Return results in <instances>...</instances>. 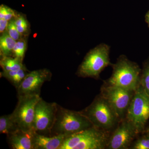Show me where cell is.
Segmentation results:
<instances>
[{
    "label": "cell",
    "mask_w": 149,
    "mask_h": 149,
    "mask_svg": "<svg viewBox=\"0 0 149 149\" xmlns=\"http://www.w3.org/2000/svg\"><path fill=\"white\" fill-rule=\"evenodd\" d=\"M111 66V76L104 80L103 84L135 91L139 88L141 85L142 69L137 63L129 60L125 56L121 55Z\"/></svg>",
    "instance_id": "cell-1"
},
{
    "label": "cell",
    "mask_w": 149,
    "mask_h": 149,
    "mask_svg": "<svg viewBox=\"0 0 149 149\" xmlns=\"http://www.w3.org/2000/svg\"><path fill=\"white\" fill-rule=\"evenodd\" d=\"M96 128L111 133L120 120L114 110L101 95H97L92 103L80 111Z\"/></svg>",
    "instance_id": "cell-2"
},
{
    "label": "cell",
    "mask_w": 149,
    "mask_h": 149,
    "mask_svg": "<svg viewBox=\"0 0 149 149\" xmlns=\"http://www.w3.org/2000/svg\"><path fill=\"white\" fill-rule=\"evenodd\" d=\"M93 126L88 118L81 111L66 109L58 105L51 136L64 135L68 137Z\"/></svg>",
    "instance_id": "cell-3"
},
{
    "label": "cell",
    "mask_w": 149,
    "mask_h": 149,
    "mask_svg": "<svg viewBox=\"0 0 149 149\" xmlns=\"http://www.w3.org/2000/svg\"><path fill=\"white\" fill-rule=\"evenodd\" d=\"M111 133L93 126L66 137L60 149H106Z\"/></svg>",
    "instance_id": "cell-4"
},
{
    "label": "cell",
    "mask_w": 149,
    "mask_h": 149,
    "mask_svg": "<svg viewBox=\"0 0 149 149\" xmlns=\"http://www.w3.org/2000/svg\"><path fill=\"white\" fill-rule=\"evenodd\" d=\"M110 47L101 44L88 52L77 72L79 77L99 79L100 74L106 68L111 65L110 61Z\"/></svg>",
    "instance_id": "cell-5"
},
{
    "label": "cell",
    "mask_w": 149,
    "mask_h": 149,
    "mask_svg": "<svg viewBox=\"0 0 149 149\" xmlns=\"http://www.w3.org/2000/svg\"><path fill=\"white\" fill-rule=\"evenodd\" d=\"M125 118L135 127L139 135L146 129L149 119V96L141 85L135 91Z\"/></svg>",
    "instance_id": "cell-6"
},
{
    "label": "cell",
    "mask_w": 149,
    "mask_h": 149,
    "mask_svg": "<svg viewBox=\"0 0 149 149\" xmlns=\"http://www.w3.org/2000/svg\"><path fill=\"white\" fill-rule=\"evenodd\" d=\"M40 95L18 96V102L11 113L19 130H34L35 107L41 99Z\"/></svg>",
    "instance_id": "cell-7"
},
{
    "label": "cell",
    "mask_w": 149,
    "mask_h": 149,
    "mask_svg": "<svg viewBox=\"0 0 149 149\" xmlns=\"http://www.w3.org/2000/svg\"><path fill=\"white\" fill-rule=\"evenodd\" d=\"M135 91L103 84L100 94L106 100L121 120L126 117Z\"/></svg>",
    "instance_id": "cell-8"
},
{
    "label": "cell",
    "mask_w": 149,
    "mask_h": 149,
    "mask_svg": "<svg viewBox=\"0 0 149 149\" xmlns=\"http://www.w3.org/2000/svg\"><path fill=\"white\" fill-rule=\"evenodd\" d=\"M58 104L48 103L42 98L35 107L34 129L37 133L51 136V131L55 122Z\"/></svg>",
    "instance_id": "cell-9"
},
{
    "label": "cell",
    "mask_w": 149,
    "mask_h": 149,
    "mask_svg": "<svg viewBox=\"0 0 149 149\" xmlns=\"http://www.w3.org/2000/svg\"><path fill=\"white\" fill-rule=\"evenodd\" d=\"M139 136L135 127L125 118L111 133L106 149H129Z\"/></svg>",
    "instance_id": "cell-10"
},
{
    "label": "cell",
    "mask_w": 149,
    "mask_h": 149,
    "mask_svg": "<svg viewBox=\"0 0 149 149\" xmlns=\"http://www.w3.org/2000/svg\"><path fill=\"white\" fill-rule=\"evenodd\" d=\"M52 74L49 70L42 69L29 72L17 88L18 96L40 95L41 88L46 81H50Z\"/></svg>",
    "instance_id": "cell-11"
},
{
    "label": "cell",
    "mask_w": 149,
    "mask_h": 149,
    "mask_svg": "<svg viewBox=\"0 0 149 149\" xmlns=\"http://www.w3.org/2000/svg\"><path fill=\"white\" fill-rule=\"evenodd\" d=\"M35 130H18L8 136L9 144L13 149H35Z\"/></svg>",
    "instance_id": "cell-12"
},
{
    "label": "cell",
    "mask_w": 149,
    "mask_h": 149,
    "mask_svg": "<svg viewBox=\"0 0 149 149\" xmlns=\"http://www.w3.org/2000/svg\"><path fill=\"white\" fill-rule=\"evenodd\" d=\"M66 137L64 135L46 136L36 133L35 149H60Z\"/></svg>",
    "instance_id": "cell-13"
},
{
    "label": "cell",
    "mask_w": 149,
    "mask_h": 149,
    "mask_svg": "<svg viewBox=\"0 0 149 149\" xmlns=\"http://www.w3.org/2000/svg\"><path fill=\"white\" fill-rule=\"evenodd\" d=\"M16 41L12 38L7 32L1 34L0 37V55L1 56H10Z\"/></svg>",
    "instance_id": "cell-14"
},
{
    "label": "cell",
    "mask_w": 149,
    "mask_h": 149,
    "mask_svg": "<svg viewBox=\"0 0 149 149\" xmlns=\"http://www.w3.org/2000/svg\"><path fill=\"white\" fill-rule=\"evenodd\" d=\"M19 130L11 114L0 117V133L8 136Z\"/></svg>",
    "instance_id": "cell-15"
},
{
    "label": "cell",
    "mask_w": 149,
    "mask_h": 149,
    "mask_svg": "<svg viewBox=\"0 0 149 149\" xmlns=\"http://www.w3.org/2000/svg\"><path fill=\"white\" fill-rule=\"evenodd\" d=\"M0 65L4 71H16L24 66L21 60L11 56L1 57Z\"/></svg>",
    "instance_id": "cell-16"
},
{
    "label": "cell",
    "mask_w": 149,
    "mask_h": 149,
    "mask_svg": "<svg viewBox=\"0 0 149 149\" xmlns=\"http://www.w3.org/2000/svg\"><path fill=\"white\" fill-rule=\"evenodd\" d=\"M141 85L149 96V57L143 63L141 75Z\"/></svg>",
    "instance_id": "cell-17"
},
{
    "label": "cell",
    "mask_w": 149,
    "mask_h": 149,
    "mask_svg": "<svg viewBox=\"0 0 149 149\" xmlns=\"http://www.w3.org/2000/svg\"><path fill=\"white\" fill-rule=\"evenodd\" d=\"M14 19L19 33L22 36L26 35L29 31V22L25 16L21 14H16Z\"/></svg>",
    "instance_id": "cell-18"
},
{
    "label": "cell",
    "mask_w": 149,
    "mask_h": 149,
    "mask_svg": "<svg viewBox=\"0 0 149 149\" xmlns=\"http://www.w3.org/2000/svg\"><path fill=\"white\" fill-rule=\"evenodd\" d=\"M27 47V41L25 38L22 37L20 40L16 41L13 52V57L19 59L22 61Z\"/></svg>",
    "instance_id": "cell-19"
},
{
    "label": "cell",
    "mask_w": 149,
    "mask_h": 149,
    "mask_svg": "<svg viewBox=\"0 0 149 149\" xmlns=\"http://www.w3.org/2000/svg\"><path fill=\"white\" fill-rule=\"evenodd\" d=\"M129 149H149V137L144 133L133 141Z\"/></svg>",
    "instance_id": "cell-20"
},
{
    "label": "cell",
    "mask_w": 149,
    "mask_h": 149,
    "mask_svg": "<svg viewBox=\"0 0 149 149\" xmlns=\"http://www.w3.org/2000/svg\"><path fill=\"white\" fill-rule=\"evenodd\" d=\"M8 34L14 40L17 41L22 38V35L19 33L15 23L14 18L9 22L6 31Z\"/></svg>",
    "instance_id": "cell-21"
},
{
    "label": "cell",
    "mask_w": 149,
    "mask_h": 149,
    "mask_svg": "<svg viewBox=\"0 0 149 149\" xmlns=\"http://www.w3.org/2000/svg\"><path fill=\"white\" fill-rule=\"evenodd\" d=\"M15 11L4 5L0 6V19H4L9 21L16 16Z\"/></svg>",
    "instance_id": "cell-22"
},
{
    "label": "cell",
    "mask_w": 149,
    "mask_h": 149,
    "mask_svg": "<svg viewBox=\"0 0 149 149\" xmlns=\"http://www.w3.org/2000/svg\"><path fill=\"white\" fill-rule=\"evenodd\" d=\"M27 71L28 70L26 69V68L25 66L22 68L21 69L17 70L16 77L12 83L16 89L21 84L22 82L23 81L24 78H25V76L29 72H27Z\"/></svg>",
    "instance_id": "cell-23"
},
{
    "label": "cell",
    "mask_w": 149,
    "mask_h": 149,
    "mask_svg": "<svg viewBox=\"0 0 149 149\" xmlns=\"http://www.w3.org/2000/svg\"><path fill=\"white\" fill-rule=\"evenodd\" d=\"M9 22L4 19H0V33L1 34L6 31Z\"/></svg>",
    "instance_id": "cell-24"
},
{
    "label": "cell",
    "mask_w": 149,
    "mask_h": 149,
    "mask_svg": "<svg viewBox=\"0 0 149 149\" xmlns=\"http://www.w3.org/2000/svg\"><path fill=\"white\" fill-rule=\"evenodd\" d=\"M145 21L148 24V27L149 28V10L145 15Z\"/></svg>",
    "instance_id": "cell-25"
},
{
    "label": "cell",
    "mask_w": 149,
    "mask_h": 149,
    "mask_svg": "<svg viewBox=\"0 0 149 149\" xmlns=\"http://www.w3.org/2000/svg\"><path fill=\"white\" fill-rule=\"evenodd\" d=\"M143 133L146 134L147 136H148V137H149V126L148 128H147L146 129V130H145V132H144Z\"/></svg>",
    "instance_id": "cell-26"
}]
</instances>
